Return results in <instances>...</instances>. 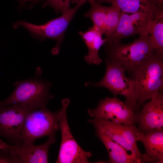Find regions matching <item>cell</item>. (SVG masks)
<instances>
[{
    "instance_id": "3957f363",
    "label": "cell",
    "mask_w": 163,
    "mask_h": 163,
    "mask_svg": "<svg viewBox=\"0 0 163 163\" xmlns=\"http://www.w3.org/2000/svg\"><path fill=\"white\" fill-rule=\"evenodd\" d=\"M13 85L14 90L8 98L0 101V106L21 104L36 109L46 107L53 98L49 92L51 83L37 77L18 81Z\"/></svg>"
},
{
    "instance_id": "8992f818",
    "label": "cell",
    "mask_w": 163,
    "mask_h": 163,
    "mask_svg": "<svg viewBox=\"0 0 163 163\" xmlns=\"http://www.w3.org/2000/svg\"><path fill=\"white\" fill-rule=\"evenodd\" d=\"M88 121L93 125L96 131L119 144L142 163V154L137 143L139 130L134 124H123L109 120L94 118Z\"/></svg>"
},
{
    "instance_id": "9a60e30c",
    "label": "cell",
    "mask_w": 163,
    "mask_h": 163,
    "mask_svg": "<svg viewBox=\"0 0 163 163\" xmlns=\"http://www.w3.org/2000/svg\"><path fill=\"white\" fill-rule=\"evenodd\" d=\"M95 0L100 4L107 3L114 5L126 13H142L156 16L163 13V0Z\"/></svg>"
},
{
    "instance_id": "603a6c76",
    "label": "cell",
    "mask_w": 163,
    "mask_h": 163,
    "mask_svg": "<svg viewBox=\"0 0 163 163\" xmlns=\"http://www.w3.org/2000/svg\"><path fill=\"white\" fill-rule=\"evenodd\" d=\"M80 2H83L85 3L87 2V0H72L71 3L77 4Z\"/></svg>"
},
{
    "instance_id": "44dd1931",
    "label": "cell",
    "mask_w": 163,
    "mask_h": 163,
    "mask_svg": "<svg viewBox=\"0 0 163 163\" xmlns=\"http://www.w3.org/2000/svg\"><path fill=\"white\" fill-rule=\"evenodd\" d=\"M72 0H45L43 6L52 8L57 13H64L71 8L70 3Z\"/></svg>"
},
{
    "instance_id": "ac0fdd59",
    "label": "cell",
    "mask_w": 163,
    "mask_h": 163,
    "mask_svg": "<svg viewBox=\"0 0 163 163\" xmlns=\"http://www.w3.org/2000/svg\"><path fill=\"white\" fill-rule=\"evenodd\" d=\"M90 5L88 11L84 16L89 18L93 23V27L104 34L106 27L107 6H104L95 0H88Z\"/></svg>"
},
{
    "instance_id": "7a4b0ae2",
    "label": "cell",
    "mask_w": 163,
    "mask_h": 163,
    "mask_svg": "<svg viewBox=\"0 0 163 163\" xmlns=\"http://www.w3.org/2000/svg\"><path fill=\"white\" fill-rule=\"evenodd\" d=\"M131 79L135 83L136 110L149 99H155L163 89V55L155 54L138 68Z\"/></svg>"
},
{
    "instance_id": "277c9868",
    "label": "cell",
    "mask_w": 163,
    "mask_h": 163,
    "mask_svg": "<svg viewBox=\"0 0 163 163\" xmlns=\"http://www.w3.org/2000/svg\"><path fill=\"white\" fill-rule=\"evenodd\" d=\"M105 61L106 70L103 78L96 83L87 82L85 86L104 87L115 96L122 95L126 98L124 102L135 110L136 100L134 81L126 76L125 69L119 64L106 59Z\"/></svg>"
},
{
    "instance_id": "5bb4252c",
    "label": "cell",
    "mask_w": 163,
    "mask_h": 163,
    "mask_svg": "<svg viewBox=\"0 0 163 163\" xmlns=\"http://www.w3.org/2000/svg\"><path fill=\"white\" fill-rule=\"evenodd\" d=\"M137 140L143 144L145 149L142 156V163H163V129L146 133L139 130Z\"/></svg>"
},
{
    "instance_id": "6da1fadb",
    "label": "cell",
    "mask_w": 163,
    "mask_h": 163,
    "mask_svg": "<svg viewBox=\"0 0 163 163\" xmlns=\"http://www.w3.org/2000/svg\"><path fill=\"white\" fill-rule=\"evenodd\" d=\"M106 58L123 66L130 75L150 57L157 54L152 45L150 36H140L133 41L126 44L120 42L105 43Z\"/></svg>"
},
{
    "instance_id": "52a82bcc",
    "label": "cell",
    "mask_w": 163,
    "mask_h": 163,
    "mask_svg": "<svg viewBox=\"0 0 163 163\" xmlns=\"http://www.w3.org/2000/svg\"><path fill=\"white\" fill-rule=\"evenodd\" d=\"M70 101L63 99L58 121L61 132V141L56 163H89L88 158L92 155L90 152L83 150L79 145L71 132L68 123L66 111Z\"/></svg>"
},
{
    "instance_id": "9c48e42d",
    "label": "cell",
    "mask_w": 163,
    "mask_h": 163,
    "mask_svg": "<svg viewBox=\"0 0 163 163\" xmlns=\"http://www.w3.org/2000/svg\"><path fill=\"white\" fill-rule=\"evenodd\" d=\"M33 109L21 104L0 106V136L13 145L21 142L25 120Z\"/></svg>"
},
{
    "instance_id": "d6986e66",
    "label": "cell",
    "mask_w": 163,
    "mask_h": 163,
    "mask_svg": "<svg viewBox=\"0 0 163 163\" xmlns=\"http://www.w3.org/2000/svg\"><path fill=\"white\" fill-rule=\"evenodd\" d=\"M148 31L153 49L157 54L163 55V14L156 15L151 21Z\"/></svg>"
},
{
    "instance_id": "8fae6325",
    "label": "cell",
    "mask_w": 163,
    "mask_h": 163,
    "mask_svg": "<svg viewBox=\"0 0 163 163\" xmlns=\"http://www.w3.org/2000/svg\"><path fill=\"white\" fill-rule=\"evenodd\" d=\"M88 113L94 118L125 124L135 123L134 110L116 97H107L100 100L97 107L89 109Z\"/></svg>"
},
{
    "instance_id": "d4e9b609",
    "label": "cell",
    "mask_w": 163,
    "mask_h": 163,
    "mask_svg": "<svg viewBox=\"0 0 163 163\" xmlns=\"http://www.w3.org/2000/svg\"><path fill=\"white\" fill-rule=\"evenodd\" d=\"M21 1V0H20Z\"/></svg>"
},
{
    "instance_id": "30bf717a",
    "label": "cell",
    "mask_w": 163,
    "mask_h": 163,
    "mask_svg": "<svg viewBox=\"0 0 163 163\" xmlns=\"http://www.w3.org/2000/svg\"><path fill=\"white\" fill-rule=\"evenodd\" d=\"M155 16L142 13L129 14L122 11L118 24L110 35L105 38V43H117L120 42L123 39L133 35H148L149 25Z\"/></svg>"
},
{
    "instance_id": "7402d4cb",
    "label": "cell",
    "mask_w": 163,
    "mask_h": 163,
    "mask_svg": "<svg viewBox=\"0 0 163 163\" xmlns=\"http://www.w3.org/2000/svg\"><path fill=\"white\" fill-rule=\"evenodd\" d=\"M0 163H19L16 157L8 151L1 150Z\"/></svg>"
},
{
    "instance_id": "2e32d148",
    "label": "cell",
    "mask_w": 163,
    "mask_h": 163,
    "mask_svg": "<svg viewBox=\"0 0 163 163\" xmlns=\"http://www.w3.org/2000/svg\"><path fill=\"white\" fill-rule=\"evenodd\" d=\"M79 34L87 47L88 53L85 59L88 64L99 65L102 60L99 55L101 47L104 44L106 40L102 38V34L93 27L85 32L80 31Z\"/></svg>"
},
{
    "instance_id": "ffe728a7",
    "label": "cell",
    "mask_w": 163,
    "mask_h": 163,
    "mask_svg": "<svg viewBox=\"0 0 163 163\" xmlns=\"http://www.w3.org/2000/svg\"><path fill=\"white\" fill-rule=\"evenodd\" d=\"M122 11L118 7L111 5L107 7L105 30L104 34L107 37L114 29L120 19Z\"/></svg>"
},
{
    "instance_id": "e0dca14e",
    "label": "cell",
    "mask_w": 163,
    "mask_h": 163,
    "mask_svg": "<svg viewBox=\"0 0 163 163\" xmlns=\"http://www.w3.org/2000/svg\"><path fill=\"white\" fill-rule=\"evenodd\" d=\"M95 133L108 151L109 163H140L135 156L127 151L119 144L98 131H96Z\"/></svg>"
},
{
    "instance_id": "cb8c5ba5",
    "label": "cell",
    "mask_w": 163,
    "mask_h": 163,
    "mask_svg": "<svg viewBox=\"0 0 163 163\" xmlns=\"http://www.w3.org/2000/svg\"><path fill=\"white\" fill-rule=\"evenodd\" d=\"M39 0H22V2L23 3H25L27 2H35L38 1Z\"/></svg>"
},
{
    "instance_id": "4fadbf2b",
    "label": "cell",
    "mask_w": 163,
    "mask_h": 163,
    "mask_svg": "<svg viewBox=\"0 0 163 163\" xmlns=\"http://www.w3.org/2000/svg\"><path fill=\"white\" fill-rule=\"evenodd\" d=\"M140 111L135 113L134 123L137 129L144 133L162 130L163 127V92L160 91L155 99L143 105Z\"/></svg>"
},
{
    "instance_id": "ba28073f",
    "label": "cell",
    "mask_w": 163,
    "mask_h": 163,
    "mask_svg": "<svg viewBox=\"0 0 163 163\" xmlns=\"http://www.w3.org/2000/svg\"><path fill=\"white\" fill-rule=\"evenodd\" d=\"M84 4H76L73 8L62 13L60 16L42 25H36L24 21H19L14 24V28L22 26L42 39L50 38L55 40L56 44L52 50L53 54H57L64 38L66 30L79 8Z\"/></svg>"
},
{
    "instance_id": "7c38bea8",
    "label": "cell",
    "mask_w": 163,
    "mask_h": 163,
    "mask_svg": "<svg viewBox=\"0 0 163 163\" xmlns=\"http://www.w3.org/2000/svg\"><path fill=\"white\" fill-rule=\"evenodd\" d=\"M55 138L49 137L46 142L37 145L23 142L10 145L0 139V149L8 151L14 155L19 163H48L49 149Z\"/></svg>"
},
{
    "instance_id": "5b68a950",
    "label": "cell",
    "mask_w": 163,
    "mask_h": 163,
    "mask_svg": "<svg viewBox=\"0 0 163 163\" xmlns=\"http://www.w3.org/2000/svg\"><path fill=\"white\" fill-rule=\"evenodd\" d=\"M60 110L55 112L46 107L32 110L27 115L21 132V142L34 143L45 136L55 137L59 129Z\"/></svg>"
}]
</instances>
